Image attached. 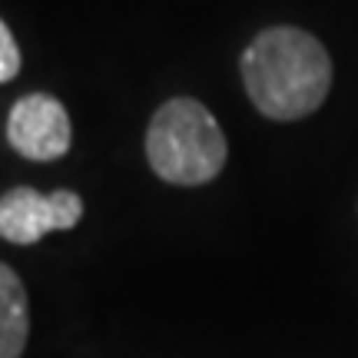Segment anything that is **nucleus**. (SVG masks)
Returning <instances> with one entry per match:
<instances>
[{
	"mask_svg": "<svg viewBox=\"0 0 358 358\" xmlns=\"http://www.w3.org/2000/svg\"><path fill=\"white\" fill-rule=\"evenodd\" d=\"M226 136L216 116L189 96L163 103L146 129V156L156 176L176 186H203L226 166Z\"/></svg>",
	"mask_w": 358,
	"mask_h": 358,
	"instance_id": "f03ea898",
	"label": "nucleus"
},
{
	"mask_svg": "<svg viewBox=\"0 0 358 358\" xmlns=\"http://www.w3.org/2000/svg\"><path fill=\"white\" fill-rule=\"evenodd\" d=\"M249 100L268 120H302L315 113L332 87V60L319 40L299 27H268L243 53Z\"/></svg>",
	"mask_w": 358,
	"mask_h": 358,
	"instance_id": "f257e3e1",
	"label": "nucleus"
},
{
	"mask_svg": "<svg viewBox=\"0 0 358 358\" xmlns=\"http://www.w3.org/2000/svg\"><path fill=\"white\" fill-rule=\"evenodd\" d=\"M7 140L20 156L34 163H50L70 150L73 127L64 103L50 93H30L13 103L7 116Z\"/></svg>",
	"mask_w": 358,
	"mask_h": 358,
	"instance_id": "20e7f679",
	"label": "nucleus"
},
{
	"mask_svg": "<svg viewBox=\"0 0 358 358\" xmlns=\"http://www.w3.org/2000/svg\"><path fill=\"white\" fill-rule=\"evenodd\" d=\"M30 335V312L20 275L0 262V358H20Z\"/></svg>",
	"mask_w": 358,
	"mask_h": 358,
	"instance_id": "39448f33",
	"label": "nucleus"
},
{
	"mask_svg": "<svg viewBox=\"0 0 358 358\" xmlns=\"http://www.w3.org/2000/svg\"><path fill=\"white\" fill-rule=\"evenodd\" d=\"M83 216V199L70 189L40 192L30 186L0 196V239L13 245H34L47 232L73 229Z\"/></svg>",
	"mask_w": 358,
	"mask_h": 358,
	"instance_id": "7ed1b4c3",
	"label": "nucleus"
},
{
	"mask_svg": "<svg viewBox=\"0 0 358 358\" xmlns=\"http://www.w3.org/2000/svg\"><path fill=\"white\" fill-rule=\"evenodd\" d=\"M20 73V47L13 40L10 27L0 20V83H10Z\"/></svg>",
	"mask_w": 358,
	"mask_h": 358,
	"instance_id": "423d86ee",
	"label": "nucleus"
}]
</instances>
